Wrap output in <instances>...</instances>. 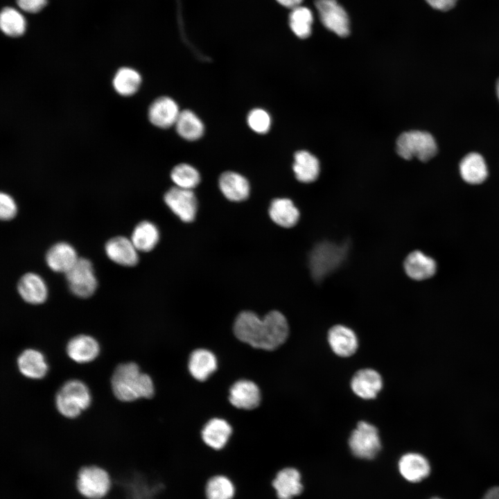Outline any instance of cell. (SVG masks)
<instances>
[{
	"instance_id": "4fadbf2b",
	"label": "cell",
	"mask_w": 499,
	"mask_h": 499,
	"mask_svg": "<svg viewBox=\"0 0 499 499\" xmlns=\"http://www.w3.org/2000/svg\"><path fill=\"white\" fill-rule=\"evenodd\" d=\"M272 484L278 499H294L303 491L301 474L297 469L292 466L280 469Z\"/></svg>"
},
{
	"instance_id": "277c9868",
	"label": "cell",
	"mask_w": 499,
	"mask_h": 499,
	"mask_svg": "<svg viewBox=\"0 0 499 499\" xmlns=\"http://www.w3.org/2000/svg\"><path fill=\"white\" fill-rule=\"evenodd\" d=\"M346 244L338 245L329 241L315 246L309 256V268L312 277L321 281L343 262L347 252Z\"/></svg>"
},
{
	"instance_id": "7bdbcfd3",
	"label": "cell",
	"mask_w": 499,
	"mask_h": 499,
	"mask_svg": "<svg viewBox=\"0 0 499 499\" xmlns=\"http://www.w3.org/2000/svg\"><path fill=\"white\" fill-rule=\"evenodd\" d=\"M431 499H441V498H431Z\"/></svg>"
},
{
	"instance_id": "1f68e13d",
	"label": "cell",
	"mask_w": 499,
	"mask_h": 499,
	"mask_svg": "<svg viewBox=\"0 0 499 499\" xmlns=\"http://www.w3.org/2000/svg\"><path fill=\"white\" fill-rule=\"evenodd\" d=\"M236 487L233 481L225 475L211 477L205 486L207 499H234Z\"/></svg>"
},
{
	"instance_id": "603a6c76",
	"label": "cell",
	"mask_w": 499,
	"mask_h": 499,
	"mask_svg": "<svg viewBox=\"0 0 499 499\" xmlns=\"http://www.w3.org/2000/svg\"><path fill=\"white\" fill-rule=\"evenodd\" d=\"M399 469L405 480L417 482L428 475L430 467L428 459L423 455L416 453H408L400 458Z\"/></svg>"
},
{
	"instance_id": "b9f144b4",
	"label": "cell",
	"mask_w": 499,
	"mask_h": 499,
	"mask_svg": "<svg viewBox=\"0 0 499 499\" xmlns=\"http://www.w3.org/2000/svg\"><path fill=\"white\" fill-rule=\"evenodd\" d=\"M496 92L499 101V78H498L496 84Z\"/></svg>"
},
{
	"instance_id": "cb8c5ba5",
	"label": "cell",
	"mask_w": 499,
	"mask_h": 499,
	"mask_svg": "<svg viewBox=\"0 0 499 499\" xmlns=\"http://www.w3.org/2000/svg\"><path fill=\"white\" fill-rule=\"evenodd\" d=\"M188 367L194 378L204 381L217 369V359L211 351L198 349L191 353Z\"/></svg>"
},
{
	"instance_id": "8d00e7d4",
	"label": "cell",
	"mask_w": 499,
	"mask_h": 499,
	"mask_svg": "<svg viewBox=\"0 0 499 499\" xmlns=\"http://www.w3.org/2000/svg\"><path fill=\"white\" fill-rule=\"evenodd\" d=\"M17 205L13 198L7 193L0 195V217L3 220L12 219L17 214Z\"/></svg>"
},
{
	"instance_id": "8992f818",
	"label": "cell",
	"mask_w": 499,
	"mask_h": 499,
	"mask_svg": "<svg viewBox=\"0 0 499 499\" xmlns=\"http://www.w3.org/2000/svg\"><path fill=\"white\" fill-rule=\"evenodd\" d=\"M90 401L88 387L78 380L67 381L55 396L58 410L68 418L77 417L82 410L89 407Z\"/></svg>"
},
{
	"instance_id": "2e32d148",
	"label": "cell",
	"mask_w": 499,
	"mask_h": 499,
	"mask_svg": "<svg viewBox=\"0 0 499 499\" xmlns=\"http://www.w3.org/2000/svg\"><path fill=\"white\" fill-rule=\"evenodd\" d=\"M327 338L332 351L338 356L349 357L355 353L358 347V338L354 331L344 325L332 326L329 331Z\"/></svg>"
},
{
	"instance_id": "7c38bea8",
	"label": "cell",
	"mask_w": 499,
	"mask_h": 499,
	"mask_svg": "<svg viewBox=\"0 0 499 499\" xmlns=\"http://www.w3.org/2000/svg\"><path fill=\"white\" fill-rule=\"evenodd\" d=\"M459 173L462 180L470 185H480L489 176V169L484 157L477 152H470L459 161Z\"/></svg>"
},
{
	"instance_id": "83f0119b",
	"label": "cell",
	"mask_w": 499,
	"mask_h": 499,
	"mask_svg": "<svg viewBox=\"0 0 499 499\" xmlns=\"http://www.w3.org/2000/svg\"><path fill=\"white\" fill-rule=\"evenodd\" d=\"M177 134L187 141H195L202 137L204 125L200 117L190 110L181 111L174 125Z\"/></svg>"
},
{
	"instance_id": "d4e9b609",
	"label": "cell",
	"mask_w": 499,
	"mask_h": 499,
	"mask_svg": "<svg viewBox=\"0 0 499 499\" xmlns=\"http://www.w3.org/2000/svg\"><path fill=\"white\" fill-rule=\"evenodd\" d=\"M99 345L91 336L80 335L71 339L67 347L68 356L79 363L90 362L99 353Z\"/></svg>"
},
{
	"instance_id": "7402d4cb",
	"label": "cell",
	"mask_w": 499,
	"mask_h": 499,
	"mask_svg": "<svg viewBox=\"0 0 499 499\" xmlns=\"http://www.w3.org/2000/svg\"><path fill=\"white\" fill-rule=\"evenodd\" d=\"M17 290L21 298L31 304H40L47 298V287L38 274L28 272L23 275L17 284Z\"/></svg>"
},
{
	"instance_id": "484cf974",
	"label": "cell",
	"mask_w": 499,
	"mask_h": 499,
	"mask_svg": "<svg viewBox=\"0 0 499 499\" xmlns=\"http://www.w3.org/2000/svg\"><path fill=\"white\" fill-rule=\"evenodd\" d=\"M269 216L272 220L279 226L290 228L297 223L299 211L290 199L277 198L270 204Z\"/></svg>"
},
{
	"instance_id": "e0dca14e",
	"label": "cell",
	"mask_w": 499,
	"mask_h": 499,
	"mask_svg": "<svg viewBox=\"0 0 499 499\" xmlns=\"http://www.w3.org/2000/svg\"><path fill=\"white\" fill-rule=\"evenodd\" d=\"M354 394L364 399H372L383 387V379L374 369L367 368L358 371L351 380Z\"/></svg>"
},
{
	"instance_id": "e575fe53",
	"label": "cell",
	"mask_w": 499,
	"mask_h": 499,
	"mask_svg": "<svg viewBox=\"0 0 499 499\" xmlns=\"http://www.w3.org/2000/svg\"><path fill=\"white\" fill-rule=\"evenodd\" d=\"M0 24L6 35L14 37L21 35L26 27L24 16L12 8H6L2 10Z\"/></svg>"
},
{
	"instance_id": "d6986e66",
	"label": "cell",
	"mask_w": 499,
	"mask_h": 499,
	"mask_svg": "<svg viewBox=\"0 0 499 499\" xmlns=\"http://www.w3.org/2000/svg\"><path fill=\"white\" fill-rule=\"evenodd\" d=\"M137 251L131 239L123 236L114 237L105 244L107 256L123 266H134L138 263Z\"/></svg>"
},
{
	"instance_id": "d6a6232c",
	"label": "cell",
	"mask_w": 499,
	"mask_h": 499,
	"mask_svg": "<svg viewBox=\"0 0 499 499\" xmlns=\"http://www.w3.org/2000/svg\"><path fill=\"white\" fill-rule=\"evenodd\" d=\"M313 16L310 9L297 6L292 10L289 16V24L293 33L299 38L305 39L311 33Z\"/></svg>"
},
{
	"instance_id": "4dcf8cb0",
	"label": "cell",
	"mask_w": 499,
	"mask_h": 499,
	"mask_svg": "<svg viewBox=\"0 0 499 499\" xmlns=\"http://www.w3.org/2000/svg\"><path fill=\"white\" fill-rule=\"evenodd\" d=\"M141 84V76L135 69L122 67L115 73L112 85L114 90L120 95L129 96L134 94Z\"/></svg>"
},
{
	"instance_id": "ffe728a7",
	"label": "cell",
	"mask_w": 499,
	"mask_h": 499,
	"mask_svg": "<svg viewBox=\"0 0 499 499\" xmlns=\"http://www.w3.org/2000/svg\"><path fill=\"white\" fill-rule=\"evenodd\" d=\"M220 190L224 196L233 202L245 200L250 195V186L248 180L240 173L225 171L218 180Z\"/></svg>"
},
{
	"instance_id": "9a60e30c",
	"label": "cell",
	"mask_w": 499,
	"mask_h": 499,
	"mask_svg": "<svg viewBox=\"0 0 499 499\" xmlns=\"http://www.w3.org/2000/svg\"><path fill=\"white\" fill-rule=\"evenodd\" d=\"M229 400L237 408L252 410L260 404L261 392L254 382L240 380L231 387Z\"/></svg>"
},
{
	"instance_id": "5b68a950",
	"label": "cell",
	"mask_w": 499,
	"mask_h": 499,
	"mask_svg": "<svg viewBox=\"0 0 499 499\" xmlns=\"http://www.w3.org/2000/svg\"><path fill=\"white\" fill-rule=\"evenodd\" d=\"M76 486L86 499H103L112 487V479L105 469L96 464L85 465L78 472Z\"/></svg>"
},
{
	"instance_id": "5bb4252c",
	"label": "cell",
	"mask_w": 499,
	"mask_h": 499,
	"mask_svg": "<svg viewBox=\"0 0 499 499\" xmlns=\"http://www.w3.org/2000/svg\"><path fill=\"white\" fill-rule=\"evenodd\" d=\"M435 260L420 250L410 253L404 261L406 274L414 281H424L432 277L437 272Z\"/></svg>"
},
{
	"instance_id": "52a82bcc",
	"label": "cell",
	"mask_w": 499,
	"mask_h": 499,
	"mask_svg": "<svg viewBox=\"0 0 499 499\" xmlns=\"http://www.w3.org/2000/svg\"><path fill=\"white\" fill-rule=\"evenodd\" d=\"M349 446L356 457L374 458L381 448L377 428L369 423L360 421L349 437Z\"/></svg>"
},
{
	"instance_id": "7a4b0ae2",
	"label": "cell",
	"mask_w": 499,
	"mask_h": 499,
	"mask_svg": "<svg viewBox=\"0 0 499 499\" xmlns=\"http://www.w3.org/2000/svg\"><path fill=\"white\" fill-rule=\"evenodd\" d=\"M111 383L114 394L122 401L150 399L155 393L151 378L141 373L134 362L118 365L113 373Z\"/></svg>"
},
{
	"instance_id": "6da1fadb",
	"label": "cell",
	"mask_w": 499,
	"mask_h": 499,
	"mask_svg": "<svg viewBox=\"0 0 499 499\" xmlns=\"http://www.w3.org/2000/svg\"><path fill=\"white\" fill-rule=\"evenodd\" d=\"M234 332L239 340L254 348L272 351L287 340L289 327L279 311H270L263 319L253 312L243 311L235 320Z\"/></svg>"
},
{
	"instance_id": "ba28073f",
	"label": "cell",
	"mask_w": 499,
	"mask_h": 499,
	"mask_svg": "<svg viewBox=\"0 0 499 499\" xmlns=\"http://www.w3.org/2000/svg\"><path fill=\"white\" fill-rule=\"evenodd\" d=\"M71 291L81 298L91 296L97 288L98 282L89 260L79 258L66 274Z\"/></svg>"
},
{
	"instance_id": "d590c367",
	"label": "cell",
	"mask_w": 499,
	"mask_h": 499,
	"mask_svg": "<svg viewBox=\"0 0 499 499\" xmlns=\"http://www.w3.org/2000/svg\"><path fill=\"white\" fill-rule=\"evenodd\" d=\"M250 128L258 134L267 133L271 127L272 120L269 113L262 108H254L247 116Z\"/></svg>"
},
{
	"instance_id": "74e56055",
	"label": "cell",
	"mask_w": 499,
	"mask_h": 499,
	"mask_svg": "<svg viewBox=\"0 0 499 499\" xmlns=\"http://www.w3.org/2000/svg\"><path fill=\"white\" fill-rule=\"evenodd\" d=\"M21 9L28 12H37L46 5V0H17Z\"/></svg>"
},
{
	"instance_id": "9c48e42d",
	"label": "cell",
	"mask_w": 499,
	"mask_h": 499,
	"mask_svg": "<svg viewBox=\"0 0 499 499\" xmlns=\"http://www.w3.org/2000/svg\"><path fill=\"white\" fill-rule=\"evenodd\" d=\"M315 7L322 24L340 37L349 33V20L344 9L335 0H316Z\"/></svg>"
},
{
	"instance_id": "836d02e7",
	"label": "cell",
	"mask_w": 499,
	"mask_h": 499,
	"mask_svg": "<svg viewBox=\"0 0 499 499\" xmlns=\"http://www.w3.org/2000/svg\"><path fill=\"white\" fill-rule=\"evenodd\" d=\"M170 178L175 186L192 190L200 182V175L193 166L182 163L176 165L170 172Z\"/></svg>"
},
{
	"instance_id": "4316f807",
	"label": "cell",
	"mask_w": 499,
	"mask_h": 499,
	"mask_svg": "<svg viewBox=\"0 0 499 499\" xmlns=\"http://www.w3.org/2000/svg\"><path fill=\"white\" fill-rule=\"evenodd\" d=\"M17 365L20 372L34 379L43 378L48 370L43 355L35 349H26L18 357Z\"/></svg>"
},
{
	"instance_id": "8fae6325",
	"label": "cell",
	"mask_w": 499,
	"mask_h": 499,
	"mask_svg": "<svg viewBox=\"0 0 499 499\" xmlns=\"http://www.w3.org/2000/svg\"><path fill=\"white\" fill-rule=\"evenodd\" d=\"M181 111L174 99L161 96L150 105L148 116L150 122L159 128H168L175 125Z\"/></svg>"
},
{
	"instance_id": "ab89813d",
	"label": "cell",
	"mask_w": 499,
	"mask_h": 499,
	"mask_svg": "<svg viewBox=\"0 0 499 499\" xmlns=\"http://www.w3.org/2000/svg\"><path fill=\"white\" fill-rule=\"evenodd\" d=\"M280 4L282 6L290 8H295L297 6H299L300 3L302 2V0H277Z\"/></svg>"
},
{
	"instance_id": "3957f363",
	"label": "cell",
	"mask_w": 499,
	"mask_h": 499,
	"mask_svg": "<svg viewBox=\"0 0 499 499\" xmlns=\"http://www.w3.org/2000/svg\"><path fill=\"white\" fill-rule=\"evenodd\" d=\"M396 150L404 159L417 157L426 162L432 159L438 152L435 137L430 132L422 130H410L403 132L397 139Z\"/></svg>"
},
{
	"instance_id": "f1b7e54d",
	"label": "cell",
	"mask_w": 499,
	"mask_h": 499,
	"mask_svg": "<svg viewBox=\"0 0 499 499\" xmlns=\"http://www.w3.org/2000/svg\"><path fill=\"white\" fill-rule=\"evenodd\" d=\"M293 171L296 178L301 182L310 183L316 180L319 173L317 159L306 150H300L295 155Z\"/></svg>"
},
{
	"instance_id": "f35d334b",
	"label": "cell",
	"mask_w": 499,
	"mask_h": 499,
	"mask_svg": "<svg viewBox=\"0 0 499 499\" xmlns=\"http://www.w3.org/2000/svg\"><path fill=\"white\" fill-rule=\"evenodd\" d=\"M426 2L432 8L445 11L452 8L457 0H426Z\"/></svg>"
},
{
	"instance_id": "30bf717a",
	"label": "cell",
	"mask_w": 499,
	"mask_h": 499,
	"mask_svg": "<svg viewBox=\"0 0 499 499\" xmlns=\"http://www.w3.org/2000/svg\"><path fill=\"white\" fill-rule=\"evenodd\" d=\"M164 200L170 209L183 222H190L195 219L198 202L192 190L174 186L166 191Z\"/></svg>"
},
{
	"instance_id": "f546056e",
	"label": "cell",
	"mask_w": 499,
	"mask_h": 499,
	"mask_svg": "<svg viewBox=\"0 0 499 499\" xmlns=\"http://www.w3.org/2000/svg\"><path fill=\"white\" fill-rule=\"evenodd\" d=\"M159 232L155 224L142 221L133 230L131 240L138 251L149 252L157 244Z\"/></svg>"
},
{
	"instance_id": "44dd1931",
	"label": "cell",
	"mask_w": 499,
	"mask_h": 499,
	"mask_svg": "<svg viewBox=\"0 0 499 499\" xmlns=\"http://www.w3.org/2000/svg\"><path fill=\"white\" fill-rule=\"evenodd\" d=\"M75 249L69 243H58L53 245L46 254V262L54 272L67 273L78 259Z\"/></svg>"
},
{
	"instance_id": "ac0fdd59",
	"label": "cell",
	"mask_w": 499,
	"mask_h": 499,
	"mask_svg": "<svg viewBox=\"0 0 499 499\" xmlns=\"http://www.w3.org/2000/svg\"><path fill=\"white\" fill-rule=\"evenodd\" d=\"M232 434L231 426L224 419L214 418L209 420L201 432L202 442L215 450L225 448Z\"/></svg>"
},
{
	"instance_id": "60d3db41",
	"label": "cell",
	"mask_w": 499,
	"mask_h": 499,
	"mask_svg": "<svg viewBox=\"0 0 499 499\" xmlns=\"http://www.w3.org/2000/svg\"><path fill=\"white\" fill-rule=\"evenodd\" d=\"M483 499H499V487L491 489L484 495Z\"/></svg>"
}]
</instances>
